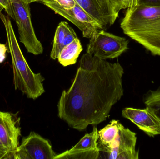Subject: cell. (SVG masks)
Masks as SVG:
<instances>
[{"label":"cell","mask_w":160,"mask_h":159,"mask_svg":"<svg viewBox=\"0 0 160 159\" xmlns=\"http://www.w3.org/2000/svg\"><path fill=\"white\" fill-rule=\"evenodd\" d=\"M130 1V7L135 6L137 5L138 3V0H129Z\"/></svg>","instance_id":"obj_25"},{"label":"cell","mask_w":160,"mask_h":159,"mask_svg":"<svg viewBox=\"0 0 160 159\" xmlns=\"http://www.w3.org/2000/svg\"><path fill=\"white\" fill-rule=\"evenodd\" d=\"M82 49L81 42L78 37L62 49L57 58L58 61L64 67L75 64Z\"/></svg>","instance_id":"obj_12"},{"label":"cell","mask_w":160,"mask_h":159,"mask_svg":"<svg viewBox=\"0 0 160 159\" xmlns=\"http://www.w3.org/2000/svg\"><path fill=\"white\" fill-rule=\"evenodd\" d=\"M98 148L87 151H65L56 155L54 159H98L99 157Z\"/></svg>","instance_id":"obj_16"},{"label":"cell","mask_w":160,"mask_h":159,"mask_svg":"<svg viewBox=\"0 0 160 159\" xmlns=\"http://www.w3.org/2000/svg\"><path fill=\"white\" fill-rule=\"evenodd\" d=\"M146 107L151 110L160 120V88L157 90H150L143 98Z\"/></svg>","instance_id":"obj_17"},{"label":"cell","mask_w":160,"mask_h":159,"mask_svg":"<svg viewBox=\"0 0 160 159\" xmlns=\"http://www.w3.org/2000/svg\"><path fill=\"white\" fill-rule=\"evenodd\" d=\"M120 27L125 34L153 55L160 56V7H128Z\"/></svg>","instance_id":"obj_2"},{"label":"cell","mask_w":160,"mask_h":159,"mask_svg":"<svg viewBox=\"0 0 160 159\" xmlns=\"http://www.w3.org/2000/svg\"><path fill=\"white\" fill-rule=\"evenodd\" d=\"M8 48L6 45L0 44V63L4 61Z\"/></svg>","instance_id":"obj_24"},{"label":"cell","mask_w":160,"mask_h":159,"mask_svg":"<svg viewBox=\"0 0 160 159\" xmlns=\"http://www.w3.org/2000/svg\"><path fill=\"white\" fill-rule=\"evenodd\" d=\"M0 6L5 10L8 16L14 20L12 0H0Z\"/></svg>","instance_id":"obj_20"},{"label":"cell","mask_w":160,"mask_h":159,"mask_svg":"<svg viewBox=\"0 0 160 159\" xmlns=\"http://www.w3.org/2000/svg\"><path fill=\"white\" fill-rule=\"evenodd\" d=\"M3 8H2V7H1V6H0V12H1V11H2V10H3Z\"/></svg>","instance_id":"obj_27"},{"label":"cell","mask_w":160,"mask_h":159,"mask_svg":"<svg viewBox=\"0 0 160 159\" xmlns=\"http://www.w3.org/2000/svg\"><path fill=\"white\" fill-rule=\"evenodd\" d=\"M29 4L33 2H39L42 3L44 1H49V0H26Z\"/></svg>","instance_id":"obj_26"},{"label":"cell","mask_w":160,"mask_h":159,"mask_svg":"<svg viewBox=\"0 0 160 159\" xmlns=\"http://www.w3.org/2000/svg\"><path fill=\"white\" fill-rule=\"evenodd\" d=\"M120 124L118 120H112L103 129L98 131V142L105 146L111 145L118 134Z\"/></svg>","instance_id":"obj_13"},{"label":"cell","mask_w":160,"mask_h":159,"mask_svg":"<svg viewBox=\"0 0 160 159\" xmlns=\"http://www.w3.org/2000/svg\"><path fill=\"white\" fill-rule=\"evenodd\" d=\"M117 13L122 9L130 7L129 0H109Z\"/></svg>","instance_id":"obj_18"},{"label":"cell","mask_w":160,"mask_h":159,"mask_svg":"<svg viewBox=\"0 0 160 159\" xmlns=\"http://www.w3.org/2000/svg\"><path fill=\"white\" fill-rule=\"evenodd\" d=\"M12 3L20 42L29 53L35 55L42 54L43 46L36 35L31 20L30 4L26 0H12Z\"/></svg>","instance_id":"obj_4"},{"label":"cell","mask_w":160,"mask_h":159,"mask_svg":"<svg viewBox=\"0 0 160 159\" xmlns=\"http://www.w3.org/2000/svg\"><path fill=\"white\" fill-rule=\"evenodd\" d=\"M137 5L147 6L160 7V0H138Z\"/></svg>","instance_id":"obj_22"},{"label":"cell","mask_w":160,"mask_h":159,"mask_svg":"<svg viewBox=\"0 0 160 159\" xmlns=\"http://www.w3.org/2000/svg\"><path fill=\"white\" fill-rule=\"evenodd\" d=\"M98 138V129L94 126L93 131L90 133L86 134L78 143L68 150L70 151H87L97 149Z\"/></svg>","instance_id":"obj_14"},{"label":"cell","mask_w":160,"mask_h":159,"mask_svg":"<svg viewBox=\"0 0 160 159\" xmlns=\"http://www.w3.org/2000/svg\"><path fill=\"white\" fill-rule=\"evenodd\" d=\"M101 27L106 30L114 23L118 17L109 0H75Z\"/></svg>","instance_id":"obj_9"},{"label":"cell","mask_w":160,"mask_h":159,"mask_svg":"<svg viewBox=\"0 0 160 159\" xmlns=\"http://www.w3.org/2000/svg\"><path fill=\"white\" fill-rule=\"evenodd\" d=\"M77 38H78V36L75 31L70 26L68 25L67 27L66 32L64 47L72 43Z\"/></svg>","instance_id":"obj_19"},{"label":"cell","mask_w":160,"mask_h":159,"mask_svg":"<svg viewBox=\"0 0 160 159\" xmlns=\"http://www.w3.org/2000/svg\"><path fill=\"white\" fill-rule=\"evenodd\" d=\"M8 154V150L0 140V159H7Z\"/></svg>","instance_id":"obj_23"},{"label":"cell","mask_w":160,"mask_h":159,"mask_svg":"<svg viewBox=\"0 0 160 159\" xmlns=\"http://www.w3.org/2000/svg\"><path fill=\"white\" fill-rule=\"evenodd\" d=\"M21 129L20 118L18 114L0 111V140L9 153L19 146Z\"/></svg>","instance_id":"obj_10"},{"label":"cell","mask_w":160,"mask_h":159,"mask_svg":"<svg viewBox=\"0 0 160 159\" xmlns=\"http://www.w3.org/2000/svg\"><path fill=\"white\" fill-rule=\"evenodd\" d=\"M56 155L48 140L32 132L7 159H54Z\"/></svg>","instance_id":"obj_7"},{"label":"cell","mask_w":160,"mask_h":159,"mask_svg":"<svg viewBox=\"0 0 160 159\" xmlns=\"http://www.w3.org/2000/svg\"><path fill=\"white\" fill-rule=\"evenodd\" d=\"M57 2L62 7L67 9L72 8L76 6L77 2L75 0H51Z\"/></svg>","instance_id":"obj_21"},{"label":"cell","mask_w":160,"mask_h":159,"mask_svg":"<svg viewBox=\"0 0 160 159\" xmlns=\"http://www.w3.org/2000/svg\"><path fill=\"white\" fill-rule=\"evenodd\" d=\"M0 19L5 28L8 46L12 58L15 89L20 91L27 98L36 100L45 92L43 84L45 78L40 73H34L29 67L19 46L8 16L1 12Z\"/></svg>","instance_id":"obj_3"},{"label":"cell","mask_w":160,"mask_h":159,"mask_svg":"<svg viewBox=\"0 0 160 159\" xmlns=\"http://www.w3.org/2000/svg\"><path fill=\"white\" fill-rule=\"evenodd\" d=\"M68 25L67 22L62 21L57 27L53 40V46L50 54L51 58L52 59L58 58L59 54L63 49Z\"/></svg>","instance_id":"obj_15"},{"label":"cell","mask_w":160,"mask_h":159,"mask_svg":"<svg viewBox=\"0 0 160 159\" xmlns=\"http://www.w3.org/2000/svg\"><path fill=\"white\" fill-rule=\"evenodd\" d=\"M124 73L119 63H111L86 52L71 87L60 97L59 117L79 131L105 121L124 94Z\"/></svg>","instance_id":"obj_1"},{"label":"cell","mask_w":160,"mask_h":159,"mask_svg":"<svg viewBox=\"0 0 160 159\" xmlns=\"http://www.w3.org/2000/svg\"><path fill=\"white\" fill-rule=\"evenodd\" d=\"M136 141V133L120 123L118 134L111 145L105 146L98 141V159H138L139 151L135 149Z\"/></svg>","instance_id":"obj_6"},{"label":"cell","mask_w":160,"mask_h":159,"mask_svg":"<svg viewBox=\"0 0 160 159\" xmlns=\"http://www.w3.org/2000/svg\"><path fill=\"white\" fill-rule=\"evenodd\" d=\"M122 116L150 137L160 134V120L148 107L144 109L127 107L122 110Z\"/></svg>","instance_id":"obj_11"},{"label":"cell","mask_w":160,"mask_h":159,"mask_svg":"<svg viewBox=\"0 0 160 159\" xmlns=\"http://www.w3.org/2000/svg\"><path fill=\"white\" fill-rule=\"evenodd\" d=\"M42 3L75 24L82 32L84 37L91 39L98 30H102L100 25L78 4L67 9L51 0L44 1Z\"/></svg>","instance_id":"obj_8"},{"label":"cell","mask_w":160,"mask_h":159,"mask_svg":"<svg viewBox=\"0 0 160 159\" xmlns=\"http://www.w3.org/2000/svg\"><path fill=\"white\" fill-rule=\"evenodd\" d=\"M87 52L102 59L118 58L128 49V40L102 30L89 39Z\"/></svg>","instance_id":"obj_5"}]
</instances>
